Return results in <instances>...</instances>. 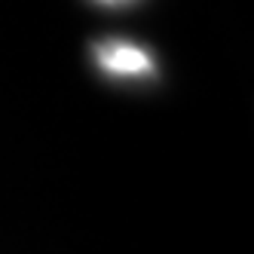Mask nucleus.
<instances>
[{"instance_id": "1", "label": "nucleus", "mask_w": 254, "mask_h": 254, "mask_svg": "<svg viewBox=\"0 0 254 254\" xmlns=\"http://www.w3.org/2000/svg\"><path fill=\"white\" fill-rule=\"evenodd\" d=\"M104 64L111 70H120V74H135V70H147V56L138 49H111L104 52Z\"/></svg>"}]
</instances>
